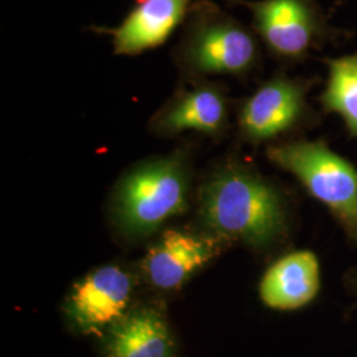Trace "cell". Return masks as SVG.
I'll return each instance as SVG.
<instances>
[{"label": "cell", "mask_w": 357, "mask_h": 357, "mask_svg": "<svg viewBox=\"0 0 357 357\" xmlns=\"http://www.w3.org/2000/svg\"><path fill=\"white\" fill-rule=\"evenodd\" d=\"M323 64L327 78L318 96L321 112L339 115L348 137L357 139V52L324 59Z\"/></svg>", "instance_id": "13"}, {"label": "cell", "mask_w": 357, "mask_h": 357, "mask_svg": "<svg viewBox=\"0 0 357 357\" xmlns=\"http://www.w3.org/2000/svg\"><path fill=\"white\" fill-rule=\"evenodd\" d=\"M227 245L208 231L168 229L149 249L143 268L155 287L178 289L215 259Z\"/></svg>", "instance_id": "9"}, {"label": "cell", "mask_w": 357, "mask_h": 357, "mask_svg": "<svg viewBox=\"0 0 357 357\" xmlns=\"http://www.w3.org/2000/svg\"><path fill=\"white\" fill-rule=\"evenodd\" d=\"M166 319L153 308L126 314L109 328L106 357H175Z\"/></svg>", "instance_id": "12"}, {"label": "cell", "mask_w": 357, "mask_h": 357, "mask_svg": "<svg viewBox=\"0 0 357 357\" xmlns=\"http://www.w3.org/2000/svg\"><path fill=\"white\" fill-rule=\"evenodd\" d=\"M266 158L296 178L357 243V167L324 139L294 138L266 147Z\"/></svg>", "instance_id": "4"}, {"label": "cell", "mask_w": 357, "mask_h": 357, "mask_svg": "<svg viewBox=\"0 0 357 357\" xmlns=\"http://www.w3.org/2000/svg\"><path fill=\"white\" fill-rule=\"evenodd\" d=\"M252 13L253 29L268 53L284 64H299L312 52L343 38L318 0H230Z\"/></svg>", "instance_id": "6"}, {"label": "cell", "mask_w": 357, "mask_h": 357, "mask_svg": "<svg viewBox=\"0 0 357 357\" xmlns=\"http://www.w3.org/2000/svg\"><path fill=\"white\" fill-rule=\"evenodd\" d=\"M191 160L185 150L137 163L115 184L112 212L116 227L144 237L188 208Z\"/></svg>", "instance_id": "2"}, {"label": "cell", "mask_w": 357, "mask_h": 357, "mask_svg": "<svg viewBox=\"0 0 357 357\" xmlns=\"http://www.w3.org/2000/svg\"><path fill=\"white\" fill-rule=\"evenodd\" d=\"M193 0H135L134 7L114 28H94L112 36L119 56H138L163 45L191 11Z\"/></svg>", "instance_id": "10"}, {"label": "cell", "mask_w": 357, "mask_h": 357, "mask_svg": "<svg viewBox=\"0 0 357 357\" xmlns=\"http://www.w3.org/2000/svg\"><path fill=\"white\" fill-rule=\"evenodd\" d=\"M319 81V77H291L284 72L264 81L237 109L238 138L250 146H270L318 126L320 115L308 96Z\"/></svg>", "instance_id": "5"}, {"label": "cell", "mask_w": 357, "mask_h": 357, "mask_svg": "<svg viewBox=\"0 0 357 357\" xmlns=\"http://www.w3.org/2000/svg\"><path fill=\"white\" fill-rule=\"evenodd\" d=\"M230 128V101L227 88L205 78H193L178 89L150 119L149 128L158 137H176L195 131L220 139Z\"/></svg>", "instance_id": "7"}, {"label": "cell", "mask_w": 357, "mask_h": 357, "mask_svg": "<svg viewBox=\"0 0 357 357\" xmlns=\"http://www.w3.org/2000/svg\"><path fill=\"white\" fill-rule=\"evenodd\" d=\"M205 231L224 243L268 250L289 234V206L281 187L236 158L218 163L199 191Z\"/></svg>", "instance_id": "1"}, {"label": "cell", "mask_w": 357, "mask_h": 357, "mask_svg": "<svg viewBox=\"0 0 357 357\" xmlns=\"http://www.w3.org/2000/svg\"><path fill=\"white\" fill-rule=\"evenodd\" d=\"M132 284L131 275L119 266L97 268L72 289L66 315L78 331L100 335L126 315Z\"/></svg>", "instance_id": "8"}, {"label": "cell", "mask_w": 357, "mask_h": 357, "mask_svg": "<svg viewBox=\"0 0 357 357\" xmlns=\"http://www.w3.org/2000/svg\"><path fill=\"white\" fill-rule=\"evenodd\" d=\"M320 264L311 250H295L277 259L259 283L262 302L274 310L291 311L307 306L319 293Z\"/></svg>", "instance_id": "11"}, {"label": "cell", "mask_w": 357, "mask_h": 357, "mask_svg": "<svg viewBox=\"0 0 357 357\" xmlns=\"http://www.w3.org/2000/svg\"><path fill=\"white\" fill-rule=\"evenodd\" d=\"M261 40L212 1L193 3L175 52L180 70L190 78H246L262 60Z\"/></svg>", "instance_id": "3"}]
</instances>
